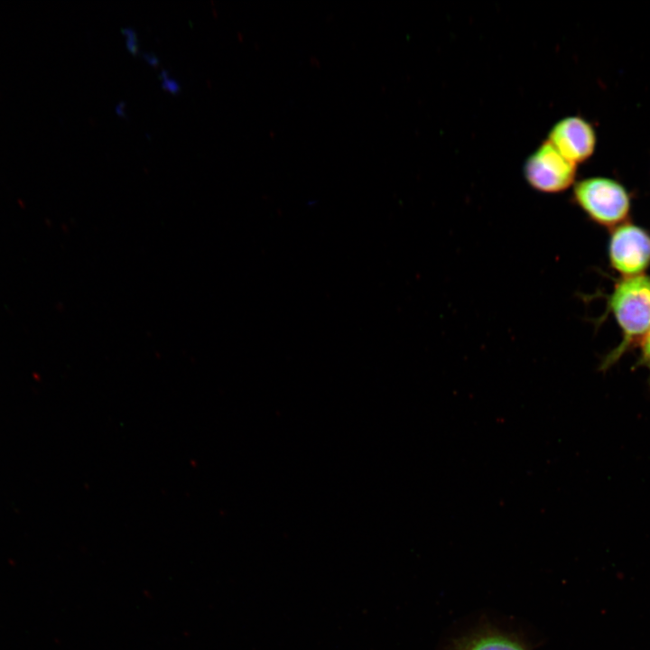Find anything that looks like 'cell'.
Listing matches in <instances>:
<instances>
[{"mask_svg": "<svg viewBox=\"0 0 650 650\" xmlns=\"http://www.w3.org/2000/svg\"><path fill=\"white\" fill-rule=\"evenodd\" d=\"M608 305L621 329L622 340L602 360L600 370H608L627 351L638 346L650 330V276L620 279L608 296Z\"/></svg>", "mask_w": 650, "mask_h": 650, "instance_id": "cell-1", "label": "cell"}, {"mask_svg": "<svg viewBox=\"0 0 650 650\" xmlns=\"http://www.w3.org/2000/svg\"><path fill=\"white\" fill-rule=\"evenodd\" d=\"M572 197L593 222L606 228L625 223L631 209L627 190L619 181L608 177L594 176L577 181Z\"/></svg>", "mask_w": 650, "mask_h": 650, "instance_id": "cell-2", "label": "cell"}, {"mask_svg": "<svg viewBox=\"0 0 650 650\" xmlns=\"http://www.w3.org/2000/svg\"><path fill=\"white\" fill-rule=\"evenodd\" d=\"M577 165L564 158L548 141H544L527 158L524 175L527 183L543 193H558L573 184Z\"/></svg>", "mask_w": 650, "mask_h": 650, "instance_id": "cell-3", "label": "cell"}, {"mask_svg": "<svg viewBox=\"0 0 650 650\" xmlns=\"http://www.w3.org/2000/svg\"><path fill=\"white\" fill-rule=\"evenodd\" d=\"M608 258L623 277L644 274L650 265V235L630 222L618 225L609 237Z\"/></svg>", "mask_w": 650, "mask_h": 650, "instance_id": "cell-4", "label": "cell"}, {"mask_svg": "<svg viewBox=\"0 0 650 650\" xmlns=\"http://www.w3.org/2000/svg\"><path fill=\"white\" fill-rule=\"evenodd\" d=\"M547 141L564 158L577 165L593 154L597 135L590 123L580 116H571L554 124Z\"/></svg>", "mask_w": 650, "mask_h": 650, "instance_id": "cell-5", "label": "cell"}, {"mask_svg": "<svg viewBox=\"0 0 650 650\" xmlns=\"http://www.w3.org/2000/svg\"><path fill=\"white\" fill-rule=\"evenodd\" d=\"M453 650H528L516 638L497 632L482 631L459 641Z\"/></svg>", "mask_w": 650, "mask_h": 650, "instance_id": "cell-6", "label": "cell"}, {"mask_svg": "<svg viewBox=\"0 0 650 650\" xmlns=\"http://www.w3.org/2000/svg\"><path fill=\"white\" fill-rule=\"evenodd\" d=\"M638 347L640 348V353H639V358H638L637 362L635 367H645L650 372V330L645 336V338L641 340ZM649 385H650V379H649Z\"/></svg>", "mask_w": 650, "mask_h": 650, "instance_id": "cell-7", "label": "cell"}, {"mask_svg": "<svg viewBox=\"0 0 650 650\" xmlns=\"http://www.w3.org/2000/svg\"><path fill=\"white\" fill-rule=\"evenodd\" d=\"M160 78L162 79V87L167 90L173 93H176L180 90L179 83L175 79L170 78L168 72L165 70H162Z\"/></svg>", "mask_w": 650, "mask_h": 650, "instance_id": "cell-8", "label": "cell"}, {"mask_svg": "<svg viewBox=\"0 0 650 650\" xmlns=\"http://www.w3.org/2000/svg\"><path fill=\"white\" fill-rule=\"evenodd\" d=\"M122 32L126 35L127 48L131 52L135 53L138 49L135 31L131 28H124Z\"/></svg>", "mask_w": 650, "mask_h": 650, "instance_id": "cell-9", "label": "cell"}, {"mask_svg": "<svg viewBox=\"0 0 650 650\" xmlns=\"http://www.w3.org/2000/svg\"><path fill=\"white\" fill-rule=\"evenodd\" d=\"M144 57L146 59L148 62L151 64H157L158 63V58L152 52H146L144 54Z\"/></svg>", "mask_w": 650, "mask_h": 650, "instance_id": "cell-10", "label": "cell"}]
</instances>
